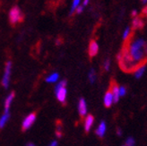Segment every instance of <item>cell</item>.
Returning a JSON list of instances; mask_svg holds the SVG:
<instances>
[{"mask_svg": "<svg viewBox=\"0 0 147 146\" xmlns=\"http://www.w3.org/2000/svg\"><path fill=\"white\" fill-rule=\"evenodd\" d=\"M120 68L127 73H133L138 65L147 60V44L143 38L128 39L122 50L117 56Z\"/></svg>", "mask_w": 147, "mask_h": 146, "instance_id": "obj_1", "label": "cell"}, {"mask_svg": "<svg viewBox=\"0 0 147 146\" xmlns=\"http://www.w3.org/2000/svg\"><path fill=\"white\" fill-rule=\"evenodd\" d=\"M56 96L57 100L62 104H65L67 102V81L65 80H62L57 83L56 86Z\"/></svg>", "mask_w": 147, "mask_h": 146, "instance_id": "obj_2", "label": "cell"}, {"mask_svg": "<svg viewBox=\"0 0 147 146\" xmlns=\"http://www.w3.org/2000/svg\"><path fill=\"white\" fill-rule=\"evenodd\" d=\"M9 22L12 25H16L24 21V14L18 6H13L9 12Z\"/></svg>", "mask_w": 147, "mask_h": 146, "instance_id": "obj_3", "label": "cell"}, {"mask_svg": "<svg viewBox=\"0 0 147 146\" xmlns=\"http://www.w3.org/2000/svg\"><path fill=\"white\" fill-rule=\"evenodd\" d=\"M36 116H37L36 113L32 112L31 114H29L24 119L23 124H22V130H23V132H25V131H27L28 129H30L32 126V125L36 120Z\"/></svg>", "mask_w": 147, "mask_h": 146, "instance_id": "obj_4", "label": "cell"}, {"mask_svg": "<svg viewBox=\"0 0 147 146\" xmlns=\"http://www.w3.org/2000/svg\"><path fill=\"white\" fill-rule=\"evenodd\" d=\"M11 70H12V62L11 61H7L6 64H5V73H4V76H3V79H2V85L5 87V88H7V87L9 86Z\"/></svg>", "mask_w": 147, "mask_h": 146, "instance_id": "obj_5", "label": "cell"}, {"mask_svg": "<svg viewBox=\"0 0 147 146\" xmlns=\"http://www.w3.org/2000/svg\"><path fill=\"white\" fill-rule=\"evenodd\" d=\"M87 104L84 98H81L78 101V112L81 118H85L87 116Z\"/></svg>", "mask_w": 147, "mask_h": 146, "instance_id": "obj_6", "label": "cell"}, {"mask_svg": "<svg viewBox=\"0 0 147 146\" xmlns=\"http://www.w3.org/2000/svg\"><path fill=\"white\" fill-rule=\"evenodd\" d=\"M99 52V45L96 40H92L90 44H89V47H88V54H89V57H95Z\"/></svg>", "mask_w": 147, "mask_h": 146, "instance_id": "obj_7", "label": "cell"}, {"mask_svg": "<svg viewBox=\"0 0 147 146\" xmlns=\"http://www.w3.org/2000/svg\"><path fill=\"white\" fill-rule=\"evenodd\" d=\"M93 124H94V116L91 114L87 115L84 118V128L86 133L90 132Z\"/></svg>", "mask_w": 147, "mask_h": 146, "instance_id": "obj_8", "label": "cell"}, {"mask_svg": "<svg viewBox=\"0 0 147 146\" xmlns=\"http://www.w3.org/2000/svg\"><path fill=\"white\" fill-rule=\"evenodd\" d=\"M103 103L106 108H110L114 104V98H113V94L110 90H108L105 94H104V98H103Z\"/></svg>", "mask_w": 147, "mask_h": 146, "instance_id": "obj_9", "label": "cell"}, {"mask_svg": "<svg viewBox=\"0 0 147 146\" xmlns=\"http://www.w3.org/2000/svg\"><path fill=\"white\" fill-rule=\"evenodd\" d=\"M110 91H111L113 94V98H114V103H117L119 101L120 97H119V85H117L115 81H112L110 83Z\"/></svg>", "mask_w": 147, "mask_h": 146, "instance_id": "obj_10", "label": "cell"}, {"mask_svg": "<svg viewBox=\"0 0 147 146\" xmlns=\"http://www.w3.org/2000/svg\"><path fill=\"white\" fill-rule=\"evenodd\" d=\"M106 131H107V125H106V122L105 121H101L98 127L95 130V134H96L97 136H99L100 138H102L105 134H106Z\"/></svg>", "mask_w": 147, "mask_h": 146, "instance_id": "obj_11", "label": "cell"}, {"mask_svg": "<svg viewBox=\"0 0 147 146\" xmlns=\"http://www.w3.org/2000/svg\"><path fill=\"white\" fill-rule=\"evenodd\" d=\"M145 70H146V65L145 64H143V65H138V67L134 70L133 74H134V76L136 78V79H140L145 73Z\"/></svg>", "mask_w": 147, "mask_h": 146, "instance_id": "obj_12", "label": "cell"}, {"mask_svg": "<svg viewBox=\"0 0 147 146\" xmlns=\"http://www.w3.org/2000/svg\"><path fill=\"white\" fill-rule=\"evenodd\" d=\"M14 96H16V93L13 92H10V94L7 98L5 99V111H9V108H10V106L13 102V100L14 99Z\"/></svg>", "mask_w": 147, "mask_h": 146, "instance_id": "obj_13", "label": "cell"}, {"mask_svg": "<svg viewBox=\"0 0 147 146\" xmlns=\"http://www.w3.org/2000/svg\"><path fill=\"white\" fill-rule=\"evenodd\" d=\"M144 21L140 17H135V19L132 22V27L134 30H138V29H142L144 27Z\"/></svg>", "mask_w": 147, "mask_h": 146, "instance_id": "obj_14", "label": "cell"}, {"mask_svg": "<svg viewBox=\"0 0 147 146\" xmlns=\"http://www.w3.org/2000/svg\"><path fill=\"white\" fill-rule=\"evenodd\" d=\"M9 116H10L9 111H5L4 112L2 116L0 118V129H2L5 126L6 122L8 121V119H9Z\"/></svg>", "mask_w": 147, "mask_h": 146, "instance_id": "obj_15", "label": "cell"}, {"mask_svg": "<svg viewBox=\"0 0 147 146\" xmlns=\"http://www.w3.org/2000/svg\"><path fill=\"white\" fill-rule=\"evenodd\" d=\"M56 135L57 138H61L63 136V125L60 120H57L56 124Z\"/></svg>", "mask_w": 147, "mask_h": 146, "instance_id": "obj_16", "label": "cell"}, {"mask_svg": "<svg viewBox=\"0 0 147 146\" xmlns=\"http://www.w3.org/2000/svg\"><path fill=\"white\" fill-rule=\"evenodd\" d=\"M96 78H97V75H96V72L93 68H92L89 73H88V80H89V82L91 83H94L95 81H96Z\"/></svg>", "mask_w": 147, "mask_h": 146, "instance_id": "obj_17", "label": "cell"}, {"mask_svg": "<svg viewBox=\"0 0 147 146\" xmlns=\"http://www.w3.org/2000/svg\"><path fill=\"white\" fill-rule=\"evenodd\" d=\"M58 77H59V75H58L57 73H53V74H51L50 75H49L46 78V82H48V83H55L58 80Z\"/></svg>", "mask_w": 147, "mask_h": 146, "instance_id": "obj_18", "label": "cell"}, {"mask_svg": "<svg viewBox=\"0 0 147 146\" xmlns=\"http://www.w3.org/2000/svg\"><path fill=\"white\" fill-rule=\"evenodd\" d=\"M131 36V28L130 27H127L125 29V31L123 32V40H127Z\"/></svg>", "mask_w": 147, "mask_h": 146, "instance_id": "obj_19", "label": "cell"}, {"mask_svg": "<svg viewBox=\"0 0 147 146\" xmlns=\"http://www.w3.org/2000/svg\"><path fill=\"white\" fill-rule=\"evenodd\" d=\"M80 2H81V0H74L72 4V7H71V13L75 12L76 9L80 5Z\"/></svg>", "mask_w": 147, "mask_h": 146, "instance_id": "obj_20", "label": "cell"}, {"mask_svg": "<svg viewBox=\"0 0 147 146\" xmlns=\"http://www.w3.org/2000/svg\"><path fill=\"white\" fill-rule=\"evenodd\" d=\"M119 97H124V96H126V94H127V89H126V87H124V86H119Z\"/></svg>", "mask_w": 147, "mask_h": 146, "instance_id": "obj_21", "label": "cell"}, {"mask_svg": "<svg viewBox=\"0 0 147 146\" xmlns=\"http://www.w3.org/2000/svg\"><path fill=\"white\" fill-rule=\"evenodd\" d=\"M135 143H136L135 139L133 137L130 136L126 140V144H125V145H127V146H135Z\"/></svg>", "mask_w": 147, "mask_h": 146, "instance_id": "obj_22", "label": "cell"}, {"mask_svg": "<svg viewBox=\"0 0 147 146\" xmlns=\"http://www.w3.org/2000/svg\"><path fill=\"white\" fill-rule=\"evenodd\" d=\"M103 69L106 72L109 71V69H110V60L109 59V58H107V59L103 63Z\"/></svg>", "mask_w": 147, "mask_h": 146, "instance_id": "obj_23", "label": "cell"}, {"mask_svg": "<svg viewBox=\"0 0 147 146\" xmlns=\"http://www.w3.org/2000/svg\"><path fill=\"white\" fill-rule=\"evenodd\" d=\"M84 6L82 5H79L78 7H77V8L76 9V13H82L83 11H84Z\"/></svg>", "mask_w": 147, "mask_h": 146, "instance_id": "obj_24", "label": "cell"}, {"mask_svg": "<svg viewBox=\"0 0 147 146\" xmlns=\"http://www.w3.org/2000/svg\"><path fill=\"white\" fill-rule=\"evenodd\" d=\"M117 135H119V136H121L122 135V130L120 127H117Z\"/></svg>", "mask_w": 147, "mask_h": 146, "instance_id": "obj_25", "label": "cell"}, {"mask_svg": "<svg viewBox=\"0 0 147 146\" xmlns=\"http://www.w3.org/2000/svg\"><path fill=\"white\" fill-rule=\"evenodd\" d=\"M132 16H133V17H136V15H137V11L136 10H133V11H132Z\"/></svg>", "mask_w": 147, "mask_h": 146, "instance_id": "obj_26", "label": "cell"}, {"mask_svg": "<svg viewBox=\"0 0 147 146\" xmlns=\"http://www.w3.org/2000/svg\"><path fill=\"white\" fill-rule=\"evenodd\" d=\"M49 146H57V141H53Z\"/></svg>", "mask_w": 147, "mask_h": 146, "instance_id": "obj_27", "label": "cell"}, {"mask_svg": "<svg viewBox=\"0 0 147 146\" xmlns=\"http://www.w3.org/2000/svg\"><path fill=\"white\" fill-rule=\"evenodd\" d=\"M88 4H89V0H84V3H83L84 6H86Z\"/></svg>", "mask_w": 147, "mask_h": 146, "instance_id": "obj_28", "label": "cell"}, {"mask_svg": "<svg viewBox=\"0 0 147 146\" xmlns=\"http://www.w3.org/2000/svg\"><path fill=\"white\" fill-rule=\"evenodd\" d=\"M143 13L144 14V15H146V16H147V7H146V8H144V9Z\"/></svg>", "mask_w": 147, "mask_h": 146, "instance_id": "obj_29", "label": "cell"}, {"mask_svg": "<svg viewBox=\"0 0 147 146\" xmlns=\"http://www.w3.org/2000/svg\"><path fill=\"white\" fill-rule=\"evenodd\" d=\"M26 146H36L34 143H28L27 144H26Z\"/></svg>", "mask_w": 147, "mask_h": 146, "instance_id": "obj_30", "label": "cell"}, {"mask_svg": "<svg viewBox=\"0 0 147 146\" xmlns=\"http://www.w3.org/2000/svg\"><path fill=\"white\" fill-rule=\"evenodd\" d=\"M142 1H143L144 3H145V2H147V0H142Z\"/></svg>", "mask_w": 147, "mask_h": 146, "instance_id": "obj_31", "label": "cell"}, {"mask_svg": "<svg viewBox=\"0 0 147 146\" xmlns=\"http://www.w3.org/2000/svg\"><path fill=\"white\" fill-rule=\"evenodd\" d=\"M123 146H127V145H123Z\"/></svg>", "mask_w": 147, "mask_h": 146, "instance_id": "obj_32", "label": "cell"}]
</instances>
